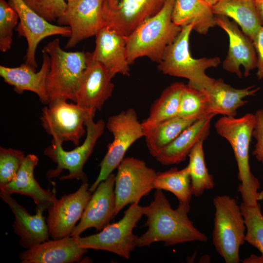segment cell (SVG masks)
<instances>
[{
  "mask_svg": "<svg viewBox=\"0 0 263 263\" xmlns=\"http://www.w3.org/2000/svg\"><path fill=\"white\" fill-rule=\"evenodd\" d=\"M179 203L178 207L172 209L162 190L156 189L153 200L143 207V214L147 218L145 225L148 228L138 237L136 247L148 246L158 242L170 246L186 242L207 241V235L199 231L188 217L189 203Z\"/></svg>",
  "mask_w": 263,
  "mask_h": 263,
  "instance_id": "cell-1",
  "label": "cell"
},
{
  "mask_svg": "<svg viewBox=\"0 0 263 263\" xmlns=\"http://www.w3.org/2000/svg\"><path fill=\"white\" fill-rule=\"evenodd\" d=\"M255 122V114L248 113L238 118L223 116L215 124L217 132L228 141L233 150L241 182L238 191L243 202L248 206L259 203L260 188V182L251 172L249 165V148Z\"/></svg>",
  "mask_w": 263,
  "mask_h": 263,
  "instance_id": "cell-2",
  "label": "cell"
},
{
  "mask_svg": "<svg viewBox=\"0 0 263 263\" xmlns=\"http://www.w3.org/2000/svg\"><path fill=\"white\" fill-rule=\"evenodd\" d=\"M175 0H166L161 10L139 24L126 39L127 59L130 64L147 56L159 63L166 48L176 38L182 27L172 20Z\"/></svg>",
  "mask_w": 263,
  "mask_h": 263,
  "instance_id": "cell-3",
  "label": "cell"
},
{
  "mask_svg": "<svg viewBox=\"0 0 263 263\" xmlns=\"http://www.w3.org/2000/svg\"><path fill=\"white\" fill-rule=\"evenodd\" d=\"M42 52L47 53L50 58L46 79L49 103L58 99L75 102L76 92L87 66L86 53L63 50L58 38L49 42Z\"/></svg>",
  "mask_w": 263,
  "mask_h": 263,
  "instance_id": "cell-4",
  "label": "cell"
},
{
  "mask_svg": "<svg viewBox=\"0 0 263 263\" xmlns=\"http://www.w3.org/2000/svg\"><path fill=\"white\" fill-rule=\"evenodd\" d=\"M193 27L192 24L182 27L178 36L165 49L158 69L164 74L187 78L188 85L203 90L213 79L206 75V71L217 67L221 61L218 56L197 59L191 56L189 40Z\"/></svg>",
  "mask_w": 263,
  "mask_h": 263,
  "instance_id": "cell-5",
  "label": "cell"
},
{
  "mask_svg": "<svg viewBox=\"0 0 263 263\" xmlns=\"http://www.w3.org/2000/svg\"><path fill=\"white\" fill-rule=\"evenodd\" d=\"M215 208L212 242L226 263L241 261L239 249L244 242L246 226L240 207L235 198L218 195L213 198Z\"/></svg>",
  "mask_w": 263,
  "mask_h": 263,
  "instance_id": "cell-6",
  "label": "cell"
},
{
  "mask_svg": "<svg viewBox=\"0 0 263 263\" xmlns=\"http://www.w3.org/2000/svg\"><path fill=\"white\" fill-rule=\"evenodd\" d=\"M143 213V207L137 203L132 204L117 222L109 224L98 233L74 238L83 248L105 250L129 259L136 247L138 238L133 233V229Z\"/></svg>",
  "mask_w": 263,
  "mask_h": 263,
  "instance_id": "cell-7",
  "label": "cell"
},
{
  "mask_svg": "<svg viewBox=\"0 0 263 263\" xmlns=\"http://www.w3.org/2000/svg\"><path fill=\"white\" fill-rule=\"evenodd\" d=\"M106 126L113 135V139L108 145L107 153L99 165L100 169L96 179L89 188L92 192L117 168L129 148L144 136L142 123L132 108L109 117Z\"/></svg>",
  "mask_w": 263,
  "mask_h": 263,
  "instance_id": "cell-8",
  "label": "cell"
},
{
  "mask_svg": "<svg viewBox=\"0 0 263 263\" xmlns=\"http://www.w3.org/2000/svg\"><path fill=\"white\" fill-rule=\"evenodd\" d=\"M94 116H90L86 121V136L83 143L74 150L66 151L62 145L52 143L44 151V154L56 164L55 169L49 170L47 176L49 179L58 177L63 171L68 170L69 174L62 176L61 180H81L87 182V176L83 168L92 154L98 139L104 132L106 124L100 119L96 122Z\"/></svg>",
  "mask_w": 263,
  "mask_h": 263,
  "instance_id": "cell-9",
  "label": "cell"
},
{
  "mask_svg": "<svg viewBox=\"0 0 263 263\" xmlns=\"http://www.w3.org/2000/svg\"><path fill=\"white\" fill-rule=\"evenodd\" d=\"M43 108L40 117L46 132L53 137L52 143L62 144L70 141L77 146L86 133L85 122L92 113L75 103L56 100Z\"/></svg>",
  "mask_w": 263,
  "mask_h": 263,
  "instance_id": "cell-10",
  "label": "cell"
},
{
  "mask_svg": "<svg viewBox=\"0 0 263 263\" xmlns=\"http://www.w3.org/2000/svg\"><path fill=\"white\" fill-rule=\"evenodd\" d=\"M115 177V216L128 204L138 203L141 199L154 189L156 175L143 160L134 157L124 158L117 167Z\"/></svg>",
  "mask_w": 263,
  "mask_h": 263,
  "instance_id": "cell-11",
  "label": "cell"
},
{
  "mask_svg": "<svg viewBox=\"0 0 263 263\" xmlns=\"http://www.w3.org/2000/svg\"><path fill=\"white\" fill-rule=\"evenodd\" d=\"M166 0H103V26L129 36L145 20L157 13Z\"/></svg>",
  "mask_w": 263,
  "mask_h": 263,
  "instance_id": "cell-12",
  "label": "cell"
},
{
  "mask_svg": "<svg viewBox=\"0 0 263 263\" xmlns=\"http://www.w3.org/2000/svg\"><path fill=\"white\" fill-rule=\"evenodd\" d=\"M103 0H72L57 19L58 25L70 27L71 36L65 48L76 46L82 40L95 36L103 26Z\"/></svg>",
  "mask_w": 263,
  "mask_h": 263,
  "instance_id": "cell-13",
  "label": "cell"
},
{
  "mask_svg": "<svg viewBox=\"0 0 263 263\" xmlns=\"http://www.w3.org/2000/svg\"><path fill=\"white\" fill-rule=\"evenodd\" d=\"M91 193L88 183H82L75 192L56 198L48 207L46 222L53 239L71 235L92 197Z\"/></svg>",
  "mask_w": 263,
  "mask_h": 263,
  "instance_id": "cell-14",
  "label": "cell"
},
{
  "mask_svg": "<svg viewBox=\"0 0 263 263\" xmlns=\"http://www.w3.org/2000/svg\"><path fill=\"white\" fill-rule=\"evenodd\" d=\"M9 3L15 8L19 16V22L15 30L19 36L27 40L28 48L25 63L36 70L38 64L35 54L39 43L52 36L69 38L71 29L67 26L52 24L29 8L22 0H10Z\"/></svg>",
  "mask_w": 263,
  "mask_h": 263,
  "instance_id": "cell-15",
  "label": "cell"
},
{
  "mask_svg": "<svg viewBox=\"0 0 263 263\" xmlns=\"http://www.w3.org/2000/svg\"><path fill=\"white\" fill-rule=\"evenodd\" d=\"M87 66L76 92L75 103L94 116L112 96L114 84L105 68L86 53Z\"/></svg>",
  "mask_w": 263,
  "mask_h": 263,
  "instance_id": "cell-16",
  "label": "cell"
},
{
  "mask_svg": "<svg viewBox=\"0 0 263 263\" xmlns=\"http://www.w3.org/2000/svg\"><path fill=\"white\" fill-rule=\"evenodd\" d=\"M215 20L217 26L224 30L229 38L227 54L223 62L224 69L242 78L240 66H242L244 76H249L257 66V57L253 40L227 17L215 15Z\"/></svg>",
  "mask_w": 263,
  "mask_h": 263,
  "instance_id": "cell-17",
  "label": "cell"
},
{
  "mask_svg": "<svg viewBox=\"0 0 263 263\" xmlns=\"http://www.w3.org/2000/svg\"><path fill=\"white\" fill-rule=\"evenodd\" d=\"M115 175L111 173L101 181L86 206L79 223L73 229L71 236L77 237L86 230L94 227L101 231L110 224L115 216Z\"/></svg>",
  "mask_w": 263,
  "mask_h": 263,
  "instance_id": "cell-18",
  "label": "cell"
},
{
  "mask_svg": "<svg viewBox=\"0 0 263 263\" xmlns=\"http://www.w3.org/2000/svg\"><path fill=\"white\" fill-rule=\"evenodd\" d=\"M95 36L92 58L101 64L112 78L118 74L129 76L126 37L106 26L101 28Z\"/></svg>",
  "mask_w": 263,
  "mask_h": 263,
  "instance_id": "cell-19",
  "label": "cell"
},
{
  "mask_svg": "<svg viewBox=\"0 0 263 263\" xmlns=\"http://www.w3.org/2000/svg\"><path fill=\"white\" fill-rule=\"evenodd\" d=\"M0 197L6 203L14 217L13 227L15 233L20 237L19 243L26 249L48 240L50 236L47 222L42 208H36L32 215L20 206L10 194L0 189Z\"/></svg>",
  "mask_w": 263,
  "mask_h": 263,
  "instance_id": "cell-20",
  "label": "cell"
},
{
  "mask_svg": "<svg viewBox=\"0 0 263 263\" xmlns=\"http://www.w3.org/2000/svg\"><path fill=\"white\" fill-rule=\"evenodd\" d=\"M87 249L71 236L47 240L20 253L22 263H72L80 262Z\"/></svg>",
  "mask_w": 263,
  "mask_h": 263,
  "instance_id": "cell-21",
  "label": "cell"
},
{
  "mask_svg": "<svg viewBox=\"0 0 263 263\" xmlns=\"http://www.w3.org/2000/svg\"><path fill=\"white\" fill-rule=\"evenodd\" d=\"M43 53V61L38 72L26 63L16 67L0 66V75L3 80L14 87L15 92L21 94L25 91L35 93L43 104H48L46 90V79L48 74L50 58L45 53Z\"/></svg>",
  "mask_w": 263,
  "mask_h": 263,
  "instance_id": "cell-22",
  "label": "cell"
},
{
  "mask_svg": "<svg viewBox=\"0 0 263 263\" xmlns=\"http://www.w3.org/2000/svg\"><path fill=\"white\" fill-rule=\"evenodd\" d=\"M260 89V87L255 86L236 89L225 83L221 78H213L203 90L207 98L210 114L235 117L237 110L247 103L244 98L254 96Z\"/></svg>",
  "mask_w": 263,
  "mask_h": 263,
  "instance_id": "cell-23",
  "label": "cell"
},
{
  "mask_svg": "<svg viewBox=\"0 0 263 263\" xmlns=\"http://www.w3.org/2000/svg\"><path fill=\"white\" fill-rule=\"evenodd\" d=\"M38 162V158L35 154L26 155L16 177L6 185L0 186V189L10 194L30 196L36 204V208L45 210L56 198L55 191L42 188L35 179L34 169Z\"/></svg>",
  "mask_w": 263,
  "mask_h": 263,
  "instance_id": "cell-24",
  "label": "cell"
},
{
  "mask_svg": "<svg viewBox=\"0 0 263 263\" xmlns=\"http://www.w3.org/2000/svg\"><path fill=\"white\" fill-rule=\"evenodd\" d=\"M213 115L200 118L190 125L155 156L164 165L178 164L184 161L195 145L205 140L210 133Z\"/></svg>",
  "mask_w": 263,
  "mask_h": 263,
  "instance_id": "cell-25",
  "label": "cell"
},
{
  "mask_svg": "<svg viewBox=\"0 0 263 263\" xmlns=\"http://www.w3.org/2000/svg\"><path fill=\"white\" fill-rule=\"evenodd\" d=\"M172 20L181 27L192 24L193 30L202 35L217 26L212 6L203 0H175Z\"/></svg>",
  "mask_w": 263,
  "mask_h": 263,
  "instance_id": "cell-26",
  "label": "cell"
},
{
  "mask_svg": "<svg viewBox=\"0 0 263 263\" xmlns=\"http://www.w3.org/2000/svg\"><path fill=\"white\" fill-rule=\"evenodd\" d=\"M212 10L215 15L232 19L252 39L263 26L253 0H219Z\"/></svg>",
  "mask_w": 263,
  "mask_h": 263,
  "instance_id": "cell-27",
  "label": "cell"
},
{
  "mask_svg": "<svg viewBox=\"0 0 263 263\" xmlns=\"http://www.w3.org/2000/svg\"><path fill=\"white\" fill-rule=\"evenodd\" d=\"M185 85L183 82H175L163 90L151 106L148 117L141 122L144 131L177 116L180 96Z\"/></svg>",
  "mask_w": 263,
  "mask_h": 263,
  "instance_id": "cell-28",
  "label": "cell"
},
{
  "mask_svg": "<svg viewBox=\"0 0 263 263\" xmlns=\"http://www.w3.org/2000/svg\"><path fill=\"white\" fill-rule=\"evenodd\" d=\"M196 120L176 116L144 131V137L150 154L155 157L162 149Z\"/></svg>",
  "mask_w": 263,
  "mask_h": 263,
  "instance_id": "cell-29",
  "label": "cell"
},
{
  "mask_svg": "<svg viewBox=\"0 0 263 263\" xmlns=\"http://www.w3.org/2000/svg\"><path fill=\"white\" fill-rule=\"evenodd\" d=\"M153 186L155 189L171 192L177 197L179 202L189 203L190 201L192 193L188 166L182 169L175 168L156 172Z\"/></svg>",
  "mask_w": 263,
  "mask_h": 263,
  "instance_id": "cell-30",
  "label": "cell"
},
{
  "mask_svg": "<svg viewBox=\"0 0 263 263\" xmlns=\"http://www.w3.org/2000/svg\"><path fill=\"white\" fill-rule=\"evenodd\" d=\"M203 140L198 142L190 150L188 156V168L192 195L199 196L205 190L212 189L215 183L207 169L204 157Z\"/></svg>",
  "mask_w": 263,
  "mask_h": 263,
  "instance_id": "cell-31",
  "label": "cell"
},
{
  "mask_svg": "<svg viewBox=\"0 0 263 263\" xmlns=\"http://www.w3.org/2000/svg\"><path fill=\"white\" fill-rule=\"evenodd\" d=\"M210 115L213 114L209 113L207 98L204 91L185 84L180 96L177 116L198 120Z\"/></svg>",
  "mask_w": 263,
  "mask_h": 263,
  "instance_id": "cell-32",
  "label": "cell"
},
{
  "mask_svg": "<svg viewBox=\"0 0 263 263\" xmlns=\"http://www.w3.org/2000/svg\"><path fill=\"white\" fill-rule=\"evenodd\" d=\"M240 207L246 229L244 240L257 248L263 257V215L260 205L248 206L242 202Z\"/></svg>",
  "mask_w": 263,
  "mask_h": 263,
  "instance_id": "cell-33",
  "label": "cell"
},
{
  "mask_svg": "<svg viewBox=\"0 0 263 263\" xmlns=\"http://www.w3.org/2000/svg\"><path fill=\"white\" fill-rule=\"evenodd\" d=\"M19 19L15 8L5 0H0V50H10L12 42L13 31Z\"/></svg>",
  "mask_w": 263,
  "mask_h": 263,
  "instance_id": "cell-34",
  "label": "cell"
},
{
  "mask_svg": "<svg viewBox=\"0 0 263 263\" xmlns=\"http://www.w3.org/2000/svg\"><path fill=\"white\" fill-rule=\"evenodd\" d=\"M26 155L13 148H0V187L11 181L16 176Z\"/></svg>",
  "mask_w": 263,
  "mask_h": 263,
  "instance_id": "cell-35",
  "label": "cell"
},
{
  "mask_svg": "<svg viewBox=\"0 0 263 263\" xmlns=\"http://www.w3.org/2000/svg\"><path fill=\"white\" fill-rule=\"evenodd\" d=\"M31 9L50 22L57 20L65 11V0H22Z\"/></svg>",
  "mask_w": 263,
  "mask_h": 263,
  "instance_id": "cell-36",
  "label": "cell"
},
{
  "mask_svg": "<svg viewBox=\"0 0 263 263\" xmlns=\"http://www.w3.org/2000/svg\"><path fill=\"white\" fill-rule=\"evenodd\" d=\"M255 125L252 132V136L256 142L252 154L259 162L263 163V109L258 110L255 113ZM258 200L263 199V189L259 192Z\"/></svg>",
  "mask_w": 263,
  "mask_h": 263,
  "instance_id": "cell-37",
  "label": "cell"
},
{
  "mask_svg": "<svg viewBox=\"0 0 263 263\" xmlns=\"http://www.w3.org/2000/svg\"><path fill=\"white\" fill-rule=\"evenodd\" d=\"M252 40L257 57L256 75L258 79L260 80L263 79V25L260 27Z\"/></svg>",
  "mask_w": 263,
  "mask_h": 263,
  "instance_id": "cell-38",
  "label": "cell"
},
{
  "mask_svg": "<svg viewBox=\"0 0 263 263\" xmlns=\"http://www.w3.org/2000/svg\"><path fill=\"white\" fill-rule=\"evenodd\" d=\"M256 9L262 25H263V0H253Z\"/></svg>",
  "mask_w": 263,
  "mask_h": 263,
  "instance_id": "cell-39",
  "label": "cell"
},
{
  "mask_svg": "<svg viewBox=\"0 0 263 263\" xmlns=\"http://www.w3.org/2000/svg\"><path fill=\"white\" fill-rule=\"evenodd\" d=\"M243 263H263V257L262 256L259 257L254 255H252L248 258H246Z\"/></svg>",
  "mask_w": 263,
  "mask_h": 263,
  "instance_id": "cell-40",
  "label": "cell"
},
{
  "mask_svg": "<svg viewBox=\"0 0 263 263\" xmlns=\"http://www.w3.org/2000/svg\"><path fill=\"white\" fill-rule=\"evenodd\" d=\"M203 0L206 2L207 3L209 4L210 5L212 6L215 4H216L219 0Z\"/></svg>",
  "mask_w": 263,
  "mask_h": 263,
  "instance_id": "cell-41",
  "label": "cell"
},
{
  "mask_svg": "<svg viewBox=\"0 0 263 263\" xmlns=\"http://www.w3.org/2000/svg\"><path fill=\"white\" fill-rule=\"evenodd\" d=\"M66 0L67 2H68V1H71V0Z\"/></svg>",
  "mask_w": 263,
  "mask_h": 263,
  "instance_id": "cell-42",
  "label": "cell"
}]
</instances>
